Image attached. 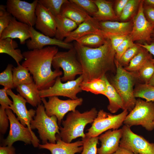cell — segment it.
Instances as JSON below:
<instances>
[{"label":"cell","instance_id":"cell-3","mask_svg":"<svg viewBox=\"0 0 154 154\" xmlns=\"http://www.w3.org/2000/svg\"><path fill=\"white\" fill-rule=\"evenodd\" d=\"M98 112L95 108L83 113L77 110L69 112L66 119L62 121V127L60 126L58 135L63 141L67 143L78 137L85 138L84 130L86 126L93 122Z\"/></svg>","mask_w":154,"mask_h":154},{"label":"cell","instance_id":"cell-34","mask_svg":"<svg viewBox=\"0 0 154 154\" xmlns=\"http://www.w3.org/2000/svg\"><path fill=\"white\" fill-rule=\"evenodd\" d=\"M151 59L148 60L138 71L135 72L137 79L144 84L148 83L154 73V63Z\"/></svg>","mask_w":154,"mask_h":154},{"label":"cell","instance_id":"cell-23","mask_svg":"<svg viewBox=\"0 0 154 154\" xmlns=\"http://www.w3.org/2000/svg\"><path fill=\"white\" fill-rule=\"evenodd\" d=\"M100 30L103 31L123 35L130 34L133 27V21L119 22L106 21L99 22Z\"/></svg>","mask_w":154,"mask_h":154},{"label":"cell","instance_id":"cell-45","mask_svg":"<svg viewBox=\"0 0 154 154\" xmlns=\"http://www.w3.org/2000/svg\"><path fill=\"white\" fill-rule=\"evenodd\" d=\"M7 89L5 88L0 90V104L1 106L5 108H9L13 104V102L8 97L7 93Z\"/></svg>","mask_w":154,"mask_h":154},{"label":"cell","instance_id":"cell-50","mask_svg":"<svg viewBox=\"0 0 154 154\" xmlns=\"http://www.w3.org/2000/svg\"><path fill=\"white\" fill-rule=\"evenodd\" d=\"M112 154H135L129 150L120 147L114 153Z\"/></svg>","mask_w":154,"mask_h":154},{"label":"cell","instance_id":"cell-54","mask_svg":"<svg viewBox=\"0 0 154 154\" xmlns=\"http://www.w3.org/2000/svg\"><path fill=\"white\" fill-rule=\"evenodd\" d=\"M44 154V153H41V154L39 153V154Z\"/></svg>","mask_w":154,"mask_h":154},{"label":"cell","instance_id":"cell-11","mask_svg":"<svg viewBox=\"0 0 154 154\" xmlns=\"http://www.w3.org/2000/svg\"><path fill=\"white\" fill-rule=\"evenodd\" d=\"M83 80L82 75L75 80L62 83L60 76L56 79L54 85L49 88L39 90L41 98L52 96H62L72 100H76L78 98L77 94L82 90L80 84Z\"/></svg>","mask_w":154,"mask_h":154},{"label":"cell","instance_id":"cell-4","mask_svg":"<svg viewBox=\"0 0 154 154\" xmlns=\"http://www.w3.org/2000/svg\"><path fill=\"white\" fill-rule=\"evenodd\" d=\"M115 63L116 74L110 82L121 99L123 110H126L130 112L134 107L136 101L134 94L133 86L137 78L135 72L126 70L115 59Z\"/></svg>","mask_w":154,"mask_h":154},{"label":"cell","instance_id":"cell-33","mask_svg":"<svg viewBox=\"0 0 154 154\" xmlns=\"http://www.w3.org/2000/svg\"><path fill=\"white\" fill-rule=\"evenodd\" d=\"M135 98L144 99L149 102L154 101V86L146 84H139L134 89Z\"/></svg>","mask_w":154,"mask_h":154},{"label":"cell","instance_id":"cell-40","mask_svg":"<svg viewBox=\"0 0 154 154\" xmlns=\"http://www.w3.org/2000/svg\"><path fill=\"white\" fill-rule=\"evenodd\" d=\"M70 0L82 9L91 17L98 11L97 6L92 0Z\"/></svg>","mask_w":154,"mask_h":154},{"label":"cell","instance_id":"cell-6","mask_svg":"<svg viewBox=\"0 0 154 154\" xmlns=\"http://www.w3.org/2000/svg\"><path fill=\"white\" fill-rule=\"evenodd\" d=\"M52 65L55 69H62V82L74 80L76 76L82 74V67L74 47L66 51H58L53 58Z\"/></svg>","mask_w":154,"mask_h":154},{"label":"cell","instance_id":"cell-22","mask_svg":"<svg viewBox=\"0 0 154 154\" xmlns=\"http://www.w3.org/2000/svg\"><path fill=\"white\" fill-rule=\"evenodd\" d=\"M60 15L75 22L78 25L91 17L85 11L70 0H68L62 5Z\"/></svg>","mask_w":154,"mask_h":154},{"label":"cell","instance_id":"cell-31","mask_svg":"<svg viewBox=\"0 0 154 154\" xmlns=\"http://www.w3.org/2000/svg\"><path fill=\"white\" fill-rule=\"evenodd\" d=\"M12 71L15 88L21 84H29L34 82L28 70L20 64L16 67H13Z\"/></svg>","mask_w":154,"mask_h":154},{"label":"cell","instance_id":"cell-5","mask_svg":"<svg viewBox=\"0 0 154 154\" xmlns=\"http://www.w3.org/2000/svg\"><path fill=\"white\" fill-rule=\"evenodd\" d=\"M30 127L32 130H37L42 144L48 141L50 143H56V135L60 134L57 118L54 116H48L42 104L37 107L35 115L30 123Z\"/></svg>","mask_w":154,"mask_h":154},{"label":"cell","instance_id":"cell-8","mask_svg":"<svg viewBox=\"0 0 154 154\" xmlns=\"http://www.w3.org/2000/svg\"><path fill=\"white\" fill-rule=\"evenodd\" d=\"M6 112L9 120L10 129L3 146H12L14 143L19 141L26 144H32L35 147H38L40 141L33 131L23 125L10 109H6Z\"/></svg>","mask_w":154,"mask_h":154},{"label":"cell","instance_id":"cell-53","mask_svg":"<svg viewBox=\"0 0 154 154\" xmlns=\"http://www.w3.org/2000/svg\"><path fill=\"white\" fill-rule=\"evenodd\" d=\"M151 37L152 39L154 40V28L152 31L151 34Z\"/></svg>","mask_w":154,"mask_h":154},{"label":"cell","instance_id":"cell-20","mask_svg":"<svg viewBox=\"0 0 154 154\" xmlns=\"http://www.w3.org/2000/svg\"><path fill=\"white\" fill-rule=\"evenodd\" d=\"M122 133V129L109 130L99 137L100 147L97 149L98 154H112L119 147Z\"/></svg>","mask_w":154,"mask_h":154},{"label":"cell","instance_id":"cell-18","mask_svg":"<svg viewBox=\"0 0 154 154\" xmlns=\"http://www.w3.org/2000/svg\"><path fill=\"white\" fill-rule=\"evenodd\" d=\"M56 143L47 142L39 144L40 149H45L49 151L51 154H75L81 153L83 149L82 141L78 140L72 143H67L63 141L58 134L56 135Z\"/></svg>","mask_w":154,"mask_h":154},{"label":"cell","instance_id":"cell-28","mask_svg":"<svg viewBox=\"0 0 154 154\" xmlns=\"http://www.w3.org/2000/svg\"><path fill=\"white\" fill-rule=\"evenodd\" d=\"M18 47L17 42L13 39L7 38L0 39V53H5L11 56L16 61L17 65L24 59L21 50L17 49Z\"/></svg>","mask_w":154,"mask_h":154},{"label":"cell","instance_id":"cell-46","mask_svg":"<svg viewBox=\"0 0 154 154\" xmlns=\"http://www.w3.org/2000/svg\"><path fill=\"white\" fill-rule=\"evenodd\" d=\"M144 13L147 19L154 25V7L144 5Z\"/></svg>","mask_w":154,"mask_h":154},{"label":"cell","instance_id":"cell-17","mask_svg":"<svg viewBox=\"0 0 154 154\" xmlns=\"http://www.w3.org/2000/svg\"><path fill=\"white\" fill-rule=\"evenodd\" d=\"M36 28L43 34L55 37L56 24L55 17L43 5L38 3L35 10Z\"/></svg>","mask_w":154,"mask_h":154},{"label":"cell","instance_id":"cell-44","mask_svg":"<svg viewBox=\"0 0 154 154\" xmlns=\"http://www.w3.org/2000/svg\"><path fill=\"white\" fill-rule=\"evenodd\" d=\"M9 123L6 109L1 106L0 107V132L4 134L7 132Z\"/></svg>","mask_w":154,"mask_h":154},{"label":"cell","instance_id":"cell-55","mask_svg":"<svg viewBox=\"0 0 154 154\" xmlns=\"http://www.w3.org/2000/svg\"><path fill=\"white\" fill-rule=\"evenodd\" d=\"M153 124H154V121H153Z\"/></svg>","mask_w":154,"mask_h":154},{"label":"cell","instance_id":"cell-24","mask_svg":"<svg viewBox=\"0 0 154 154\" xmlns=\"http://www.w3.org/2000/svg\"><path fill=\"white\" fill-rule=\"evenodd\" d=\"M98 8L92 16L99 22L117 20L118 17L114 11L112 1L105 0H92Z\"/></svg>","mask_w":154,"mask_h":154},{"label":"cell","instance_id":"cell-21","mask_svg":"<svg viewBox=\"0 0 154 154\" xmlns=\"http://www.w3.org/2000/svg\"><path fill=\"white\" fill-rule=\"evenodd\" d=\"M101 31L99 22L91 16L79 24L76 29L65 38L64 41L66 43H70L87 34L92 33H100Z\"/></svg>","mask_w":154,"mask_h":154},{"label":"cell","instance_id":"cell-27","mask_svg":"<svg viewBox=\"0 0 154 154\" xmlns=\"http://www.w3.org/2000/svg\"><path fill=\"white\" fill-rule=\"evenodd\" d=\"M56 24L55 38L63 40L78 27L75 22L60 15L55 17Z\"/></svg>","mask_w":154,"mask_h":154},{"label":"cell","instance_id":"cell-26","mask_svg":"<svg viewBox=\"0 0 154 154\" xmlns=\"http://www.w3.org/2000/svg\"><path fill=\"white\" fill-rule=\"evenodd\" d=\"M101 78L105 81L106 84L107 90L104 96L108 98L109 100L108 110L112 114L116 113L120 109L123 110V106L121 99L114 88L110 83L106 75Z\"/></svg>","mask_w":154,"mask_h":154},{"label":"cell","instance_id":"cell-42","mask_svg":"<svg viewBox=\"0 0 154 154\" xmlns=\"http://www.w3.org/2000/svg\"><path fill=\"white\" fill-rule=\"evenodd\" d=\"M135 44L133 42L129 35L123 41L115 50V59L118 60L123 54L129 48L134 46Z\"/></svg>","mask_w":154,"mask_h":154},{"label":"cell","instance_id":"cell-52","mask_svg":"<svg viewBox=\"0 0 154 154\" xmlns=\"http://www.w3.org/2000/svg\"><path fill=\"white\" fill-rule=\"evenodd\" d=\"M147 84L154 86V73Z\"/></svg>","mask_w":154,"mask_h":154},{"label":"cell","instance_id":"cell-1","mask_svg":"<svg viewBox=\"0 0 154 154\" xmlns=\"http://www.w3.org/2000/svg\"><path fill=\"white\" fill-rule=\"evenodd\" d=\"M74 47L83 70V82L101 78L109 71H114L116 52L108 38L102 45L91 48L75 41Z\"/></svg>","mask_w":154,"mask_h":154},{"label":"cell","instance_id":"cell-13","mask_svg":"<svg viewBox=\"0 0 154 154\" xmlns=\"http://www.w3.org/2000/svg\"><path fill=\"white\" fill-rule=\"evenodd\" d=\"M38 3V0L31 3L20 0H8L6 6L7 11L18 21L33 27L35 24Z\"/></svg>","mask_w":154,"mask_h":154},{"label":"cell","instance_id":"cell-16","mask_svg":"<svg viewBox=\"0 0 154 154\" xmlns=\"http://www.w3.org/2000/svg\"><path fill=\"white\" fill-rule=\"evenodd\" d=\"M29 32L31 39L27 40L26 42L29 50L42 48L48 45L57 46L68 50L74 47L70 43L46 35L35 30L33 27H30Z\"/></svg>","mask_w":154,"mask_h":154},{"label":"cell","instance_id":"cell-49","mask_svg":"<svg viewBox=\"0 0 154 154\" xmlns=\"http://www.w3.org/2000/svg\"><path fill=\"white\" fill-rule=\"evenodd\" d=\"M0 154H16L15 149L13 145L1 146Z\"/></svg>","mask_w":154,"mask_h":154},{"label":"cell","instance_id":"cell-43","mask_svg":"<svg viewBox=\"0 0 154 154\" xmlns=\"http://www.w3.org/2000/svg\"><path fill=\"white\" fill-rule=\"evenodd\" d=\"M101 33L104 37L110 40L112 47L115 50L118 46L129 35H118L104 32L102 31H101Z\"/></svg>","mask_w":154,"mask_h":154},{"label":"cell","instance_id":"cell-47","mask_svg":"<svg viewBox=\"0 0 154 154\" xmlns=\"http://www.w3.org/2000/svg\"><path fill=\"white\" fill-rule=\"evenodd\" d=\"M129 0H119L116 1L115 6V13L119 18L122 11Z\"/></svg>","mask_w":154,"mask_h":154},{"label":"cell","instance_id":"cell-14","mask_svg":"<svg viewBox=\"0 0 154 154\" xmlns=\"http://www.w3.org/2000/svg\"><path fill=\"white\" fill-rule=\"evenodd\" d=\"M132 30L129 36L134 42L140 41L150 44L154 25L146 19L143 11V0H141L136 15L133 20Z\"/></svg>","mask_w":154,"mask_h":154},{"label":"cell","instance_id":"cell-38","mask_svg":"<svg viewBox=\"0 0 154 154\" xmlns=\"http://www.w3.org/2000/svg\"><path fill=\"white\" fill-rule=\"evenodd\" d=\"M99 137L82 138L83 149L81 154H97Z\"/></svg>","mask_w":154,"mask_h":154},{"label":"cell","instance_id":"cell-39","mask_svg":"<svg viewBox=\"0 0 154 154\" xmlns=\"http://www.w3.org/2000/svg\"><path fill=\"white\" fill-rule=\"evenodd\" d=\"M141 48V47L138 44H135L128 48L117 61L122 66H127L131 60L139 52Z\"/></svg>","mask_w":154,"mask_h":154},{"label":"cell","instance_id":"cell-51","mask_svg":"<svg viewBox=\"0 0 154 154\" xmlns=\"http://www.w3.org/2000/svg\"><path fill=\"white\" fill-rule=\"evenodd\" d=\"M143 2L145 5L154 7V0H145Z\"/></svg>","mask_w":154,"mask_h":154},{"label":"cell","instance_id":"cell-10","mask_svg":"<svg viewBox=\"0 0 154 154\" xmlns=\"http://www.w3.org/2000/svg\"><path fill=\"white\" fill-rule=\"evenodd\" d=\"M48 98V101L45 98H41L46 112L49 117L56 116L59 126L65 115L69 112L75 111L76 108L81 105L83 101L81 98L66 100L60 99L57 96H50Z\"/></svg>","mask_w":154,"mask_h":154},{"label":"cell","instance_id":"cell-35","mask_svg":"<svg viewBox=\"0 0 154 154\" xmlns=\"http://www.w3.org/2000/svg\"><path fill=\"white\" fill-rule=\"evenodd\" d=\"M67 0H38V3L47 9L55 17L60 15L62 5Z\"/></svg>","mask_w":154,"mask_h":154},{"label":"cell","instance_id":"cell-19","mask_svg":"<svg viewBox=\"0 0 154 154\" xmlns=\"http://www.w3.org/2000/svg\"><path fill=\"white\" fill-rule=\"evenodd\" d=\"M30 27L28 25L17 21L13 17L8 26L0 35V39L18 38L21 44H24L31 37Z\"/></svg>","mask_w":154,"mask_h":154},{"label":"cell","instance_id":"cell-32","mask_svg":"<svg viewBox=\"0 0 154 154\" xmlns=\"http://www.w3.org/2000/svg\"><path fill=\"white\" fill-rule=\"evenodd\" d=\"M107 38L101 33H92L83 36L75 41L79 44L91 48L98 47L104 44Z\"/></svg>","mask_w":154,"mask_h":154},{"label":"cell","instance_id":"cell-36","mask_svg":"<svg viewBox=\"0 0 154 154\" xmlns=\"http://www.w3.org/2000/svg\"><path fill=\"white\" fill-rule=\"evenodd\" d=\"M13 66L8 64L6 69L0 74V84L7 89L15 88L13 80Z\"/></svg>","mask_w":154,"mask_h":154},{"label":"cell","instance_id":"cell-25","mask_svg":"<svg viewBox=\"0 0 154 154\" xmlns=\"http://www.w3.org/2000/svg\"><path fill=\"white\" fill-rule=\"evenodd\" d=\"M16 88L19 94L33 106L37 107L41 104L42 101L39 90L34 82L29 84L19 85Z\"/></svg>","mask_w":154,"mask_h":154},{"label":"cell","instance_id":"cell-2","mask_svg":"<svg viewBox=\"0 0 154 154\" xmlns=\"http://www.w3.org/2000/svg\"><path fill=\"white\" fill-rule=\"evenodd\" d=\"M55 46H48L22 53L25 60L22 65L32 75L34 81L39 90L46 89L54 84L56 79L63 72L60 69H51L54 57L58 52Z\"/></svg>","mask_w":154,"mask_h":154},{"label":"cell","instance_id":"cell-56","mask_svg":"<svg viewBox=\"0 0 154 154\" xmlns=\"http://www.w3.org/2000/svg\"></svg>","mask_w":154,"mask_h":154},{"label":"cell","instance_id":"cell-9","mask_svg":"<svg viewBox=\"0 0 154 154\" xmlns=\"http://www.w3.org/2000/svg\"><path fill=\"white\" fill-rule=\"evenodd\" d=\"M128 113L127 110H124L119 114L114 115L100 110L91 126L87 130L86 136L98 137L109 130L118 129L123 125Z\"/></svg>","mask_w":154,"mask_h":154},{"label":"cell","instance_id":"cell-7","mask_svg":"<svg viewBox=\"0 0 154 154\" xmlns=\"http://www.w3.org/2000/svg\"><path fill=\"white\" fill-rule=\"evenodd\" d=\"M154 103L139 98L134 107L126 116L123 123L130 127L140 125L148 131L154 129Z\"/></svg>","mask_w":154,"mask_h":154},{"label":"cell","instance_id":"cell-57","mask_svg":"<svg viewBox=\"0 0 154 154\" xmlns=\"http://www.w3.org/2000/svg\"></svg>","mask_w":154,"mask_h":154},{"label":"cell","instance_id":"cell-37","mask_svg":"<svg viewBox=\"0 0 154 154\" xmlns=\"http://www.w3.org/2000/svg\"><path fill=\"white\" fill-rule=\"evenodd\" d=\"M141 1L129 0L119 17L120 19L124 21L132 17L136 10H138Z\"/></svg>","mask_w":154,"mask_h":154},{"label":"cell","instance_id":"cell-41","mask_svg":"<svg viewBox=\"0 0 154 154\" xmlns=\"http://www.w3.org/2000/svg\"><path fill=\"white\" fill-rule=\"evenodd\" d=\"M12 15L7 10L6 6L0 5V35L3 31L9 25L13 18Z\"/></svg>","mask_w":154,"mask_h":154},{"label":"cell","instance_id":"cell-29","mask_svg":"<svg viewBox=\"0 0 154 154\" xmlns=\"http://www.w3.org/2000/svg\"><path fill=\"white\" fill-rule=\"evenodd\" d=\"M152 56L146 49L141 47L138 53L131 60L128 65L124 68L130 72H137L148 60L153 58Z\"/></svg>","mask_w":154,"mask_h":154},{"label":"cell","instance_id":"cell-15","mask_svg":"<svg viewBox=\"0 0 154 154\" xmlns=\"http://www.w3.org/2000/svg\"><path fill=\"white\" fill-rule=\"evenodd\" d=\"M7 93L13 102L9 108L16 114L17 119L25 127L27 126L32 130L30 123L35 115L36 110L33 109L28 110L26 106V100L19 94H15L11 89H7Z\"/></svg>","mask_w":154,"mask_h":154},{"label":"cell","instance_id":"cell-48","mask_svg":"<svg viewBox=\"0 0 154 154\" xmlns=\"http://www.w3.org/2000/svg\"><path fill=\"white\" fill-rule=\"evenodd\" d=\"M140 46L146 49L151 54L153 55V58L151 60L154 63V40L153 39L150 44L144 42L143 44H137Z\"/></svg>","mask_w":154,"mask_h":154},{"label":"cell","instance_id":"cell-12","mask_svg":"<svg viewBox=\"0 0 154 154\" xmlns=\"http://www.w3.org/2000/svg\"><path fill=\"white\" fill-rule=\"evenodd\" d=\"M119 146L135 154H154V143L149 142L134 133L130 127L124 125Z\"/></svg>","mask_w":154,"mask_h":154},{"label":"cell","instance_id":"cell-30","mask_svg":"<svg viewBox=\"0 0 154 154\" xmlns=\"http://www.w3.org/2000/svg\"><path fill=\"white\" fill-rule=\"evenodd\" d=\"M80 86L82 91L90 92L95 94L104 95L107 90L106 82L102 78H95L86 82L82 81Z\"/></svg>","mask_w":154,"mask_h":154}]
</instances>
